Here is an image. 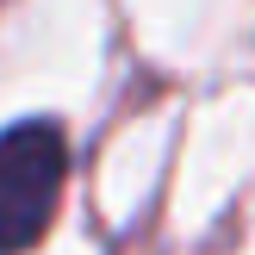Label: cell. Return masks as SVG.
<instances>
[{
	"mask_svg": "<svg viewBox=\"0 0 255 255\" xmlns=\"http://www.w3.org/2000/svg\"><path fill=\"white\" fill-rule=\"evenodd\" d=\"M69 181V143L50 119L0 131V255H25L50 231Z\"/></svg>",
	"mask_w": 255,
	"mask_h": 255,
	"instance_id": "6da1fadb",
	"label": "cell"
}]
</instances>
